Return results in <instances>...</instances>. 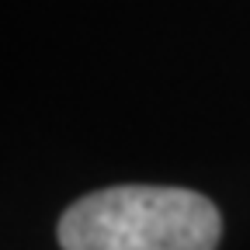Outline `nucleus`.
Wrapping results in <instances>:
<instances>
[{
	"label": "nucleus",
	"mask_w": 250,
	"mask_h": 250,
	"mask_svg": "<svg viewBox=\"0 0 250 250\" xmlns=\"http://www.w3.org/2000/svg\"><path fill=\"white\" fill-rule=\"evenodd\" d=\"M219 208L188 188L118 184L90 191L59 219L62 250H215Z\"/></svg>",
	"instance_id": "obj_1"
}]
</instances>
